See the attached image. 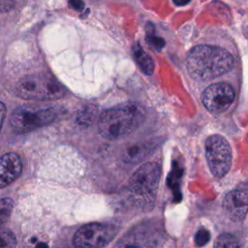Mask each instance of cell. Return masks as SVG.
<instances>
[{
	"label": "cell",
	"mask_w": 248,
	"mask_h": 248,
	"mask_svg": "<svg viewBox=\"0 0 248 248\" xmlns=\"http://www.w3.org/2000/svg\"><path fill=\"white\" fill-rule=\"evenodd\" d=\"M234 59L227 49L210 45L194 46L186 58V68L192 78L199 81L211 80L233 67Z\"/></svg>",
	"instance_id": "1"
},
{
	"label": "cell",
	"mask_w": 248,
	"mask_h": 248,
	"mask_svg": "<svg viewBox=\"0 0 248 248\" xmlns=\"http://www.w3.org/2000/svg\"><path fill=\"white\" fill-rule=\"evenodd\" d=\"M143 111L136 105H124L106 109L98 121V129L103 138L108 140H120L139 126Z\"/></svg>",
	"instance_id": "2"
},
{
	"label": "cell",
	"mask_w": 248,
	"mask_h": 248,
	"mask_svg": "<svg viewBox=\"0 0 248 248\" xmlns=\"http://www.w3.org/2000/svg\"><path fill=\"white\" fill-rule=\"evenodd\" d=\"M16 93L26 100L51 101L62 98L66 89L52 75L39 73L20 78L16 85Z\"/></svg>",
	"instance_id": "3"
},
{
	"label": "cell",
	"mask_w": 248,
	"mask_h": 248,
	"mask_svg": "<svg viewBox=\"0 0 248 248\" xmlns=\"http://www.w3.org/2000/svg\"><path fill=\"white\" fill-rule=\"evenodd\" d=\"M161 178V167L154 162L141 165L131 176L128 191L138 202H148L156 198Z\"/></svg>",
	"instance_id": "4"
},
{
	"label": "cell",
	"mask_w": 248,
	"mask_h": 248,
	"mask_svg": "<svg viewBox=\"0 0 248 248\" xmlns=\"http://www.w3.org/2000/svg\"><path fill=\"white\" fill-rule=\"evenodd\" d=\"M57 114L58 111L54 108L20 107L13 112L10 124L16 133L25 134L49 124Z\"/></svg>",
	"instance_id": "5"
},
{
	"label": "cell",
	"mask_w": 248,
	"mask_h": 248,
	"mask_svg": "<svg viewBox=\"0 0 248 248\" xmlns=\"http://www.w3.org/2000/svg\"><path fill=\"white\" fill-rule=\"evenodd\" d=\"M205 158L211 173L221 178L231 169L232 161V148L229 141L221 135H212L205 140Z\"/></svg>",
	"instance_id": "6"
},
{
	"label": "cell",
	"mask_w": 248,
	"mask_h": 248,
	"mask_svg": "<svg viewBox=\"0 0 248 248\" xmlns=\"http://www.w3.org/2000/svg\"><path fill=\"white\" fill-rule=\"evenodd\" d=\"M117 229L111 225L89 223L75 233L73 243L77 248H103L115 236Z\"/></svg>",
	"instance_id": "7"
},
{
	"label": "cell",
	"mask_w": 248,
	"mask_h": 248,
	"mask_svg": "<svg viewBox=\"0 0 248 248\" xmlns=\"http://www.w3.org/2000/svg\"><path fill=\"white\" fill-rule=\"evenodd\" d=\"M234 90L228 82H216L207 86L202 94L203 107L211 113L225 112L234 100Z\"/></svg>",
	"instance_id": "8"
},
{
	"label": "cell",
	"mask_w": 248,
	"mask_h": 248,
	"mask_svg": "<svg viewBox=\"0 0 248 248\" xmlns=\"http://www.w3.org/2000/svg\"><path fill=\"white\" fill-rule=\"evenodd\" d=\"M161 244L157 233L147 227L137 226L120 237L112 248H161Z\"/></svg>",
	"instance_id": "9"
},
{
	"label": "cell",
	"mask_w": 248,
	"mask_h": 248,
	"mask_svg": "<svg viewBox=\"0 0 248 248\" xmlns=\"http://www.w3.org/2000/svg\"><path fill=\"white\" fill-rule=\"evenodd\" d=\"M247 187H237L230 191L223 201V207L227 215L233 221L239 222L247 215Z\"/></svg>",
	"instance_id": "10"
},
{
	"label": "cell",
	"mask_w": 248,
	"mask_h": 248,
	"mask_svg": "<svg viewBox=\"0 0 248 248\" xmlns=\"http://www.w3.org/2000/svg\"><path fill=\"white\" fill-rule=\"evenodd\" d=\"M22 163L16 153H6L0 156V189L14 182L20 174Z\"/></svg>",
	"instance_id": "11"
},
{
	"label": "cell",
	"mask_w": 248,
	"mask_h": 248,
	"mask_svg": "<svg viewBox=\"0 0 248 248\" xmlns=\"http://www.w3.org/2000/svg\"><path fill=\"white\" fill-rule=\"evenodd\" d=\"M133 55L139 67L145 75L150 76L153 74L155 68L154 62L139 44H135L133 46Z\"/></svg>",
	"instance_id": "12"
},
{
	"label": "cell",
	"mask_w": 248,
	"mask_h": 248,
	"mask_svg": "<svg viewBox=\"0 0 248 248\" xmlns=\"http://www.w3.org/2000/svg\"><path fill=\"white\" fill-rule=\"evenodd\" d=\"M156 143H143L131 147L127 150L124 157L125 161L128 163H137L143 160L152 150L155 148Z\"/></svg>",
	"instance_id": "13"
},
{
	"label": "cell",
	"mask_w": 248,
	"mask_h": 248,
	"mask_svg": "<svg viewBox=\"0 0 248 248\" xmlns=\"http://www.w3.org/2000/svg\"><path fill=\"white\" fill-rule=\"evenodd\" d=\"M213 248H241V242L235 235L224 232L216 238Z\"/></svg>",
	"instance_id": "14"
},
{
	"label": "cell",
	"mask_w": 248,
	"mask_h": 248,
	"mask_svg": "<svg viewBox=\"0 0 248 248\" xmlns=\"http://www.w3.org/2000/svg\"><path fill=\"white\" fill-rule=\"evenodd\" d=\"M146 42L149 45V46L154 50H161L165 46V41L160 36L156 35L154 26L149 22L146 25Z\"/></svg>",
	"instance_id": "15"
},
{
	"label": "cell",
	"mask_w": 248,
	"mask_h": 248,
	"mask_svg": "<svg viewBox=\"0 0 248 248\" xmlns=\"http://www.w3.org/2000/svg\"><path fill=\"white\" fill-rule=\"evenodd\" d=\"M14 208V201L9 198L0 199V225L6 223Z\"/></svg>",
	"instance_id": "16"
},
{
	"label": "cell",
	"mask_w": 248,
	"mask_h": 248,
	"mask_svg": "<svg viewBox=\"0 0 248 248\" xmlns=\"http://www.w3.org/2000/svg\"><path fill=\"white\" fill-rule=\"evenodd\" d=\"M16 238L15 234L7 230H0V248H16Z\"/></svg>",
	"instance_id": "17"
},
{
	"label": "cell",
	"mask_w": 248,
	"mask_h": 248,
	"mask_svg": "<svg viewBox=\"0 0 248 248\" xmlns=\"http://www.w3.org/2000/svg\"><path fill=\"white\" fill-rule=\"evenodd\" d=\"M210 239V233L205 228H201L195 234L194 241L198 247L204 246Z\"/></svg>",
	"instance_id": "18"
},
{
	"label": "cell",
	"mask_w": 248,
	"mask_h": 248,
	"mask_svg": "<svg viewBox=\"0 0 248 248\" xmlns=\"http://www.w3.org/2000/svg\"><path fill=\"white\" fill-rule=\"evenodd\" d=\"M15 5V0H0V13L10 11Z\"/></svg>",
	"instance_id": "19"
},
{
	"label": "cell",
	"mask_w": 248,
	"mask_h": 248,
	"mask_svg": "<svg viewBox=\"0 0 248 248\" xmlns=\"http://www.w3.org/2000/svg\"><path fill=\"white\" fill-rule=\"evenodd\" d=\"M69 6L76 11H81L84 8V2L82 0H69Z\"/></svg>",
	"instance_id": "20"
},
{
	"label": "cell",
	"mask_w": 248,
	"mask_h": 248,
	"mask_svg": "<svg viewBox=\"0 0 248 248\" xmlns=\"http://www.w3.org/2000/svg\"><path fill=\"white\" fill-rule=\"evenodd\" d=\"M5 115H6V107L2 102H0V131L5 119Z\"/></svg>",
	"instance_id": "21"
},
{
	"label": "cell",
	"mask_w": 248,
	"mask_h": 248,
	"mask_svg": "<svg viewBox=\"0 0 248 248\" xmlns=\"http://www.w3.org/2000/svg\"><path fill=\"white\" fill-rule=\"evenodd\" d=\"M191 0H172V2L176 5V6H184L186 4H188Z\"/></svg>",
	"instance_id": "22"
},
{
	"label": "cell",
	"mask_w": 248,
	"mask_h": 248,
	"mask_svg": "<svg viewBox=\"0 0 248 248\" xmlns=\"http://www.w3.org/2000/svg\"><path fill=\"white\" fill-rule=\"evenodd\" d=\"M36 248H48V246L45 242H39V243H37Z\"/></svg>",
	"instance_id": "23"
}]
</instances>
